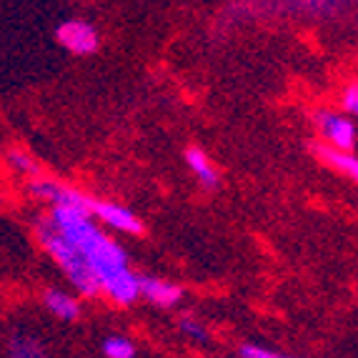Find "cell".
Segmentation results:
<instances>
[{"instance_id": "obj_1", "label": "cell", "mask_w": 358, "mask_h": 358, "mask_svg": "<svg viewBox=\"0 0 358 358\" xmlns=\"http://www.w3.org/2000/svg\"><path fill=\"white\" fill-rule=\"evenodd\" d=\"M45 218L63 238H68L83 253L101 293H106L118 306H131L133 301L141 299V275L128 268V253L98 228L88 208L53 203Z\"/></svg>"}, {"instance_id": "obj_2", "label": "cell", "mask_w": 358, "mask_h": 358, "mask_svg": "<svg viewBox=\"0 0 358 358\" xmlns=\"http://www.w3.org/2000/svg\"><path fill=\"white\" fill-rule=\"evenodd\" d=\"M38 241H41V245L45 248V253L55 261V266L66 273L68 281L76 286V291H80L83 296H96V293H101L96 275L88 268L83 253L78 251L68 238H63V236L50 226L48 218H41V221H38Z\"/></svg>"}, {"instance_id": "obj_3", "label": "cell", "mask_w": 358, "mask_h": 358, "mask_svg": "<svg viewBox=\"0 0 358 358\" xmlns=\"http://www.w3.org/2000/svg\"><path fill=\"white\" fill-rule=\"evenodd\" d=\"M55 38H58V43L63 45L66 50H71V53L76 55H88L93 53V50L98 48V30L93 28L90 23H85V20H66V23H60L58 30H55Z\"/></svg>"}, {"instance_id": "obj_4", "label": "cell", "mask_w": 358, "mask_h": 358, "mask_svg": "<svg viewBox=\"0 0 358 358\" xmlns=\"http://www.w3.org/2000/svg\"><path fill=\"white\" fill-rule=\"evenodd\" d=\"M90 213H93V218L103 221L106 226L115 228V231L131 233V236H141V233H143V221H141L131 208H126V206H120V203L90 198Z\"/></svg>"}, {"instance_id": "obj_5", "label": "cell", "mask_w": 358, "mask_h": 358, "mask_svg": "<svg viewBox=\"0 0 358 358\" xmlns=\"http://www.w3.org/2000/svg\"><path fill=\"white\" fill-rule=\"evenodd\" d=\"M316 126L323 133V138L334 143V148L351 150L356 145V126H353L346 115L321 110V113H316Z\"/></svg>"}, {"instance_id": "obj_6", "label": "cell", "mask_w": 358, "mask_h": 358, "mask_svg": "<svg viewBox=\"0 0 358 358\" xmlns=\"http://www.w3.org/2000/svg\"><path fill=\"white\" fill-rule=\"evenodd\" d=\"M278 13H296L310 18H336L346 10L351 0H268Z\"/></svg>"}, {"instance_id": "obj_7", "label": "cell", "mask_w": 358, "mask_h": 358, "mask_svg": "<svg viewBox=\"0 0 358 358\" xmlns=\"http://www.w3.org/2000/svg\"><path fill=\"white\" fill-rule=\"evenodd\" d=\"M141 296L145 301H150L153 306H176L183 299V288L176 286L171 281H163V278H153V275H141Z\"/></svg>"}, {"instance_id": "obj_8", "label": "cell", "mask_w": 358, "mask_h": 358, "mask_svg": "<svg viewBox=\"0 0 358 358\" xmlns=\"http://www.w3.org/2000/svg\"><path fill=\"white\" fill-rule=\"evenodd\" d=\"M43 303H45V308H48L55 318H60V321H78V318H80V303L66 291L48 288V291L43 293Z\"/></svg>"}, {"instance_id": "obj_9", "label": "cell", "mask_w": 358, "mask_h": 358, "mask_svg": "<svg viewBox=\"0 0 358 358\" xmlns=\"http://www.w3.org/2000/svg\"><path fill=\"white\" fill-rule=\"evenodd\" d=\"M316 153L321 161H326L329 166H334L336 171L346 173L348 178H353L358 183V158L351 155V150H341L334 145H316Z\"/></svg>"}, {"instance_id": "obj_10", "label": "cell", "mask_w": 358, "mask_h": 358, "mask_svg": "<svg viewBox=\"0 0 358 358\" xmlns=\"http://www.w3.org/2000/svg\"><path fill=\"white\" fill-rule=\"evenodd\" d=\"M185 163H188V168L193 171V176H196L206 188H215V185H218L221 176H218V171H215V166L210 163V158L201 148L185 150Z\"/></svg>"}, {"instance_id": "obj_11", "label": "cell", "mask_w": 358, "mask_h": 358, "mask_svg": "<svg viewBox=\"0 0 358 358\" xmlns=\"http://www.w3.org/2000/svg\"><path fill=\"white\" fill-rule=\"evenodd\" d=\"M101 351L106 353L108 358H133L136 356V346L133 341L126 338V336H110V338L103 341Z\"/></svg>"}, {"instance_id": "obj_12", "label": "cell", "mask_w": 358, "mask_h": 358, "mask_svg": "<svg viewBox=\"0 0 358 358\" xmlns=\"http://www.w3.org/2000/svg\"><path fill=\"white\" fill-rule=\"evenodd\" d=\"M8 351L18 358H30V356H43V346H38L36 338L30 336H13Z\"/></svg>"}, {"instance_id": "obj_13", "label": "cell", "mask_w": 358, "mask_h": 358, "mask_svg": "<svg viewBox=\"0 0 358 358\" xmlns=\"http://www.w3.org/2000/svg\"><path fill=\"white\" fill-rule=\"evenodd\" d=\"M178 329H180V334H183L185 338H191L193 343H206V341H208V331H206V326L193 316H180Z\"/></svg>"}, {"instance_id": "obj_14", "label": "cell", "mask_w": 358, "mask_h": 358, "mask_svg": "<svg viewBox=\"0 0 358 358\" xmlns=\"http://www.w3.org/2000/svg\"><path fill=\"white\" fill-rule=\"evenodd\" d=\"M8 163H10L15 171H20V173H30V176L41 173L38 166H36V161H33L28 153H20V150H10V153H8Z\"/></svg>"}, {"instance_id": "obj_15", "label": "cell", "mask_w": 358, "mask_h": 358, "mask_svg": "<svg viewBox=\"0 0 358 358\" xmlns=\"http://www.w3.org/2000/svg\"><path fill=\"white\" fill-rule=\"evenodd\" d=\"M238 356L243 358H278L281 353L273 351V348H266V346H253V343H243L238 348Z\"/></svg>"}, {"instance_id": "obj_16", "label": "cell", "mask_w": 358, "mask_h": 358, "mask_svg": "<svg viewBox=\"0 0 358 358\" xmlns=\"http://www.w3.org/2000/svg\"><path fill=\"white\" fill-rule=\"evenodd\" d=\"M343 106H346L348 113H353L358 118V85H351V88L343 93Z\"/></svg>"}]
</instances>
